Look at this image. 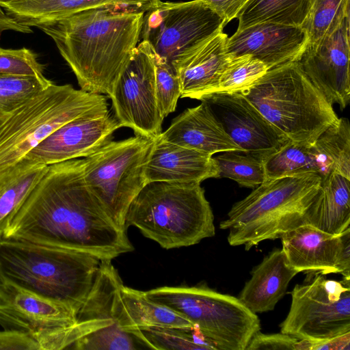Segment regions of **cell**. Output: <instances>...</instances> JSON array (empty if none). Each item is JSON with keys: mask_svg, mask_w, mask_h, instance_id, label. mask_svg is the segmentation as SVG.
Wrapping results in <instances>:
<instances>
[{"mask_svg": "<svg viewBox=\"0 0 350 350\" xmlns=\"http://www.w3.org/2000/svg\"><path fill=\"white\" fill-rule=\"evenodd\" d=\"M267 156L241 149L221 152L213 158L219 167L218 178H228L241 187L255 188L265 180Z\"/></svg>", "mask_w": 350, "mask_h": 350, "instance_id": "30", "label": "cell"}, {"mask_svg": "<svg viewBox=\"0 0 350 350\" xmlns=\"http://www.w3.org/2000/svg\"><path fill=\"white\" fill-rule=\"evenodd\" d=\"M159 137L170 143L211 156L241 149L224 131L203 102L178 115Z\"/></svg>", "mask_w": 350, "mask_h": 350, "instance_id": "21", "label": "cell"}, {"mask_svg": "<svg viewBox=\"0 0 350 350\" xmlns=\"http://www.w3.org/2000/svg\"><path fill=\"white\" fill-rule=\"evenodd\" d=\"M44 65L30 49L0 47V75L44 77Z\"/></svg>", "mask_w": 350, "mask_h": 350, "instance_id": "36", "label": "cell"}, {"mask_svg": "<svg viewBox=\"0 0 350 350\" xmlns=\"http://www.w3.org/2000/svg\"><path fill=\"white\" fill-rule=\"evenodd\" d=\"M132 334L145 348L157 350H217L196 327H148Z\"/></svg>", "mask_w": 350, "mask_h": 350, "instance_id": "29", "label": "cell"}, {"mask_svg": "<svg viewBox=\"0 0 350 350\" xmlns=\"http://www.w3.org/2000/svg\"><path fill=\"white\" fill-rule=\"evenodd\" d=\"M218 177L213 156L170 143L159 135L155 138L146 168V183H200Z\"/></svg>", "mask_w": 350, "mask_h": 350, "instance_id": "20", "label": "cell"}, {"mask_svg": "<svg viewBox=\"0 0 350 350\" xmlns=\"http://www.w3.org/2000/svg\"><path fill=\"white\" fill-rule=\"evenodd\" d=\"M155 138L135 135L110 140L83 159L88 187L123 230L130 204L147 184L146 168Z\"/></svg>", "mask_w": 350, "mask_h": 350, "instance_id": "9", "label": "cell"}, {"mask_svg": "<svg viewBox=\"0 0 350 350\" xmlns=\"http://www.w3.org/2000/svg\"><path fill=\"white\" fill-rule=\"evenodd\" d=\"M125 222L166 250L196 245L215 234L200 183H147L130 204Z\"/></svg>", "mask_w": 350, "mask_h": 350, "instance_id": "5", "label": "cell"}, {"mask_svg": "<svg viewBox=\"0 0 350 350\" xmlns=\"http://www.w3.org/2000/svg\"><path fill=\"white\" fill-rule=\"evenodd\" d=\"M144 293L150 300L190 321L217 350H245L253 336L260 331L256 314L238 297L205 285L163 286Z\"/></svg>", "mask_w": 350, "mask_h": 350, "instance_id": "8", "label": "cell"}, {"mask_svg": "<svg viewBox=\"0 0 350 350\" xmlns=\"http://www.w3.org/2000/svg\"><path fill=\"white\" fill-rule=\"evenodd\" d=\"M47 167L22 159L0 172V240Z\"/></svg>", "mask_w": 350, "mask_h": 350, "instance_id": "27", "label": "cell"}, {"mask_svg": "<svg viewBox=\"0 0 350 350\" xmlns=\"http://www.w3.org/2000/svg\"><path fill=\"white\" fill-rule=\"evenodd\" d=\"M264 164L265 180L305 173L317 174L322 180L336 173L332 161L317 140L312 144L288 141L267 156Z\"/></svg>", "mask_w": 350, "mask_h": 350, "instance_id": "25", "label": "cell"}, {"mask_svg": "<svg viewBox=\"0 0 350 350\" xmlns=\"http://www.w3.org/2000/svg\"><path fill=\"white\" fill-rule=\"evenodd\" d=\"M314 273L291 291L281 333L299 340L323 341L350 332V279L338 282Z\"/></svg>", "mask_w": 350, "mask_h": 350, "instance_id": "10", "label": "cell"}, {"mask_svg": "<svg viewBox=\"0 0 350 350\" xmlns=\"http://www.w3.org/2000/svg\"><path fill=\"white\" fill-rule=\"evenodd\" d=\"M349 5V0H311L302 26L308 33V44H317L331 35L350 16Z\"/></svg>", "mask_w": 350, "mask_h": 350, "instance_id": "31", "label": "cell"}, {"mask_svg": "<svg viewBox=\"0 0 350 350\" xmlns=\"http://www.w3.org/2000/svg\"><path fill=\"white\" fill-rule=\"evenodd\" d=\"M308 44L302 27L265 22L237 30L228 38L226 48L231 57L250 55L269 70L297 62Z\"/></svg>", "mask_w": 350, "mask_h": 350, "instance_id": "18", "label": "cell"}, {"mask_svg": "<svg viewBox=\"0 0 350 350\" xmlns=\"http://www.w3.org/2000/svg\"><path fill=\"white\" fill-rule=\"evenodd\" d=\"M53 83L45 76L0 75V116L10 113Z\"/></svg>", "mask_w": 350, "mask_h": 350, "instance_id": "32", "label": "cell"}, {"mask_svg": "<svg viewBox=\"0 0 350 350\" xmlns=\"http://www.w3.org/2000/svg\"><path fill=\"white\" fill-rule=\"evenodd\" d=\"M310 4L311 0H249L237 17V30L265 22L302 27Z\"/></svg>", "mask_w": 350, "mask_h": 350, "instance_id": "28", "label": "cell"}, {"mask_svg": "<svg viewBox=\"0 0 350 350\" xmlns=\"http://www.w3.org/2000/svg\"><path fill=\"white\" fill-rule=\"evenodd\" d=\"M321 181L314 173L265 180L232 206L219 228L228 231L231 246L244 245L245 250L263 241L280 239L304 224Z\"/></svg>", "mask_w": 350, "mask_h": 350, "instance_id": "4", "label": "cell"}, {"mask_svg": "<svg viewBox=\"0 0 350 350\" xmlns=\"http://www.w3.org/2000/svg\"><path fill=\"white\" fill-rule=\"evenodd\" d=\"M144 15L102 7L38 28L54 41L82 90L109 96L139 44Z\"/></svg>", "mask_w": 350, "mask_h": 350, "instance_id": "2", "label": "cell"}, {"mask_svg": "<svg viewBox=\"0 0 350 350\" xmlns=\"http://www.w3.org/2000/svg\"><path fill=\"white\" fill-rule=\"evenodd\" d=\"M210 9L220 16L225 25L235 18L249 0H202Z\"/></svg>", "mask_w": 350, "mask_h": 350, "instance_id": "39", "label": "cell"}, {"mask_svg": "<svg viewBox=\"0 0 350 350\" xmlns=\"http://www.w3.org/2000/svg\"><path fill=\"white\" fill-rule=\"evenodd\" d=\"M200 100L242 150L269 155L290 141L239 92L211 93Z\"/></svg>", "mask_w": 350, "mask_h": 350, "instance_id": "13", "label": "cell"}, {"mask_svg": "<svg viewBox=\"0 0 350 350\" xmlns=\"http://www.w3.org/2000/svg\"><path fill=\"white\" fill-rule=\"evenodd\" d=\"M120 295V324L127 332L132 334L138 329L148 327H194L190 321L172 310L148 299L144 291L122 284Z\"/></svg>", "mask_w": 350, "mask_h": 350, "instance_id": "26", "label": "cell"}, {"mask_svg": "<svg viewBox=\"0 0 350 350\" xmlns=\"http://www.w3.org/2000/svg\"><path fill=\"white\" fill-rule=\"evenodd\" d=\"M149 50L155 68V93L158 109L164 119L176 108L181 94L180 84L172 65L161 57L150 43Z\"/></svg>", "mask_w": 350, "mask_h": 350, "instance_id": "35", "label": "cell"}, {"mask_svg": "<svg viewBox=\"0 0 350 350\" xmlns=\"http://www.w3.org/2000/svg\"><path fill=\"white\" fill-rule=\"evenodd\" d=\"M1 278H0V282H1Z\"/></svg>", "mask_w": 350, "mask_h": 350, "instance_id": "42", "label": "cell"}, {"mask_svg": "<svg viewBox=\"0 0 350 350\" xmlns=\"http://www.w3.org/2000/svg\"><path fill=\"white\" fill-rule=\"evenodd\" d=\"M225 25L202 0L160 1L144 12L141 35L172 64L187 49L223 31Z\"/></svg>", "mask_w": 350, "mask_h": 350, "instance_id": "11", "label": "cell"}, {"mask_svg": "<svg viewBox=\"0 0 350 350\" xmlns=\"http://www.w3.org/2000/svg\"><path fill=\"white\" fill-rule=\"evenodd\" d=\"M120 127L116 118L109 113L81 116L58 128L23 159L49 165L86 157L110 141Z\"/></svg>", "mask_w": 350, "mask_h": 350, "instance_id": "16", "label": "cell"}, {"mask_svg": "<svg viewBox=\"0 0 350 350\" xmlns=\"http://www.w3.org/2000/svg\"><path fill=\"white\" fill-rule=\"evenodd\" d=\"M40 350L38 342L31 334L17 330L0 331V350Z\"/></svg>", "mask_w": 350, "mask_h": 350, "instance_id": "38", "label": "cell"}, {"mask_svg": "<svg viewBox=\"0 0 350 350\" xmlns=\"http://www.w3.org/2000/svg\"><path fill=\"white\" fill-rule=\"evenodd\" d=\"M317 140L332 161L336 173L350 179V125L348 119L338 118Z\"/></svg>", "mask_w": 350, "mask_h": 350, "instance_id": "34", "label": "cell"}, {"mask_svg": "<svg viewBox=\"0 0 350 350\" xmlns=\"http://www.w3.org/2000/svg\"><path fill=\"white\" fill-rule=\"evenodd\" d=\"M2 239L56 246L113 260L133 251L120 228L88 187L83 159L49 165Z\"/></svg>", "mask_w": 350, "mask_h": 350, "instance_id": "1", "label": "cell"}, {"mask_svg": "<svg viewBox=\"0 0 350 350\" xmlns=\"http://www.w3.org/2000/svg\"><path fill=\"white\" fill-rule=\"evenodd\" d=\"M349 17L319 44H308L297 61L327 100L338 104L341 109L350 100Z\"/></svg>", "mask_w": 350, "mask_h": 350, "instance_id": "15", "label": "cell"}, {"mask_svg": "<svg viewBox=\"0 0 350 350\" xmlns=\"http://www.w3.org/2000/svg\"><path fill=\"white\" fill-rule=\"evenodd\" d=\"M103 94L51 83L8 114L0 116V172L22 160L52 133L84 116H105Z\"/></svg>", "mask_w": 350, "mask_h": 350, "instance_id": "7", "label": "cell"}, {"mask_svg": "<svg viewBox=\"0 0 350 350\" xmlns=\"http://www.w3.org/2000/svg\"><path fill=\"white\" fill-rule=\"evenodd\" d=\"M228 38L219 32L187 49L172 62L180 84V97L200 100L214 92L232 59L227 52Z\"/></svg>", "mask_w": 350, "mask_h": 350, "instance_id": "19", "label": "cell"}, {"mask_svg": "<svg viewBox=\"0 0 350 350\" xmlns=\"http://www.w3.org/2000/svg\"><path fill=\"white\" fill-rule=\"evenodd\" d=\"M109 97L122 127H129L135 135L148 137L155 138L161 133L163 118L158 109L155 68L148 41L138 44Z\"/></svg>", "mask_w": 350, "mask_h": 350, "instance_id": "12", "label": "cell"}, {"mask_svg": "<svg viewBox=\"0 0 350 350\" xmlns=\"http://www.w3.org/2000/svg\"><path fill=\"white\" fill-rule=\"evenodd\" d=\"M161 0H0V6L26 27L50 24L81 11L102 7L146 12Z\"/></svg>", "mask_w": 350, "mask_h": 350, "instance_id": "22", "label": "cell"}, {"mask_svg": "<svg viewBox=\"0 0 350 350\" xmlns=\"http://www.w3.org/2000/svg\"><path fill=\"white\" fill-rule=\"evenodd\" d=\"M101 259L78 250L0 240V278L76 312L95 280Z\"/></svg>", "mask_w": 350, "mask_h": 350, "instance_id": "3", "label": "cell"}, {"mask_svg": "<svg viewBox=\"0 0 350 350\" xmlns=\"http://www.w3.org/2000/svg\"><path fill=\"white\" fill-rule=\"evenodd\" d=\"M301 340L290 335L262 334L260 331L251 338L245 350H300Z\"/></svg>", "mask_w": 350, "mask_h": 350, "instance_id": "37", "label": "cell"}, {"mask_svg": "<svg viewBox=\"0 0 350 350\" xmlns=\"http://www.w3.org/2000/svg\"><path fill=\"white\" fill-rule=\"evenodd\" d=\"M304 224L332 234H340L349 228L350 179L337 173L322 179L306 211Z\"/></svg>", "mask_w": 350, "mask_h": 350, "instance_id": "24", "label": "cell"}, {"mask_svg": "<svg viewBox=\"0 0 350 350\" xmlns=\"http://www.w3.org/2000/svg\"><path fill=\"white\" fill-rule=\"evenodd\" d=\"M77 312L10 282H0V325L34 336L73 324Z\"/></svg>", "mask_w": 350, "mask_h": 350, "instance_id": "17", "label": "cell"}, {"mask_svg": "<svg viewBox=\"0 0 350 350\" xmlns=\"http://www.w3.org/2000/svg\"><path fill=\"white\" fill-rule=\"evenodd\" d=\"M297 273L288 263L282 249L275 250L253 269L251 278L238 298L254 313L273 310Z\"/></svg>", "mask_w": 350, "mask_h": 350, "instance_id": "23", "label": "cell"}, {"mask_svg": "<svg viewBox=\"0 0 350 350\" xmlns=\"http://www.w3.org/2000/svg\"><path fill=\"white\" fill-rule=\"evenodd\" d=\"M239 92L292 142L312 144L339 118L297 62L269 69Z\"/></svg>", "mask_w": 350, "mask_h": 350, "instance_id": "6", "label": "cell"}, {"mask_svg": "<svg viewBox=\"0 0 350 350\" xmlns=\"http://www.w3.org/2000/svg\"><path fill=\"white\" fill-rule=\"evenodd\" d=\"M280 239L288 263L298 273H340L350 279V227L332 234L303 224Z\"/></svg>", "mask_w": 350, "mask_h": 350, "instance_id": "14", "label": "cell"}, {"mask_svg": "<svg viewBox=\"0 0 350 350\" xmlns=\"http://www.w3.org/2000/svg\"><path fill=\"white\" fill-rule=\"evenodd\" d=\"M268 70L267 66L250 55L232 57L214 92H234L244 90Z\"/></svg>", "mask_w": 350, "mask_h": 350, "instance_id": "33", "label": "cell"}, {"mask_svg": "<svg viewBox=\"0 0 350 350\" xmlns=\"http://www.w3.org/2000/svg\"><path fill=\"white\" fill-rule=\"evenodd\" d=\"M350 350V332L323 341L302 340V350Z\"/></svg>", "mask_w": 350, "mask_h": 350, "instance_id": "40", "label": "cell"}, {"mask_svg": "<svg viewBox=\"0 0 350 350\" xmlns=\"http://www.w3.org/2000/svg\"><path fill=\"white\" fill-rule=\"evenodd\" d=\"M5 31H14L23 33H30L33 32L31 27L18 23L14 18L10 16L0 6V38L3 32Z\"/></svg>", "mask_w": 350, "mask_h": 350, "instance_id": "41", "label": "cell"}]
</instances>
